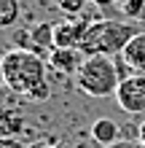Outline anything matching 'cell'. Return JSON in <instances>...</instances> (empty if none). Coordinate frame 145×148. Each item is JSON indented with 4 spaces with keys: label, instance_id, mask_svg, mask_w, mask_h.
I'll list each match as a JSON object with an SVG mask.
<instances>
[{
    "label": "cell",
    "instance_id": "2",
    "mask_svg": "<svg viewBox=\"0 0 145 148\" xmlns=\"http://www.w3.org/2000/svg\"><path fill=\"white\" fill-rule=\"evenodd\" d=\"M140 32L137 22H118V19H94L86 24L81 38V51L86 57L91 54H105V57H118L126 49L134 35Z\"/></svg>",
    "mask_w": 145,
    "mask_h": 148
},
{
    "label": "cell",
    "instance_id": "12",
    "mask_svg": "<svg viewBox=\"0 0 145 148\" xmlns=\"http://www.w3.org/2000/svg\"><path fill=\"white\" fill-rule=\"evenodd\" d=\"M116 5L121 8V14H124V16H129V22L140 19V16L145 14V0H118Z\"/></svg>",
    "mask_w": 145,
    "mask_h": 148
},
{
    "label": "cell",
    "instance_id": "11",
    "mask_svg": "<svg viewBox=\"0 0 145 148\" xmlns=\"http://www.w3.org/2000/svg\"><path fill=\"white\" fill-rule=\"evenodd\" d=\"M19 16H22V3L19 0H0V24L3 27L16 24Z\"/></svg>",
    "mask_w": 145,
    "mask_h": 148
},
{
    "label": "cell",
    "instance_id": "15",
    "mask_svg": "<svg viewBox=\"0 0 145 148\" xmlns=\"http://www.w3.org/2000/svg\"><path fill=\"white\" fill-rule=\"evenodd\" d=\"M108 148H145L140 140H118L116 145H108Z\"/></svg>",
    "mask_w": 145,
    "mask_h": 148
},
{
    "label": "cell",
    "instance_id": "16",
    "mask_svg": "<svg viewBox=\"0 0 145 148\" xmlns=\"http://www.w3.org/2000/svg\"><path fill=\"white\" fill-rule=\"evenodd\" d=\"M137 140H140V143L145 145V121H142V124L137 127Z\"/></svg>",
    "mask_w": 145,
    "mask_h": 148
},
{
    "label": "cell",
    "instance_id": "7",
    "mask_svg": "<svg viewBox=\"0 0 145 148\" xmlns=\"http://www.w3.org/2000/svg\"><path fill=\"white\" fill-rule=\"evenodd\" d=\"M89 132H91V140H94L97 145H102V148L116 145L118 140H121V127H118L113 119H97Z\"/></svg>",
    "mask_w": 145,
    "mask_h": 148
},
{
    "label": "cell",
    "instance_id": "8",
    "mask_svg": "<svg viewBox=\"0 0 145 148\" xmlns=\"http://www.w3.org/2000/svg\"><path fill=\"white\" fill-rule=\"evenodd\" d=\"M121 57H124V62L129 65L134 73H145V30H140L137 35L126 43Z\"/></svg>",
    "mask_w": 145,
    "mask_h": 148
},
{
    "label": "cell",
    "instance_id": "13",
    "mask_svg": "<svg viewBox=\"0 0 145 148\" xmlns=\"http://www.w3.org/2000/svg\"><path fill=\"white\" fill-rule=\"evenodd\" d=\"M59 8H62L65 16H70V19H78L81 11L86 8V0H59Z\"/></svg>",
    "mask_w": 145,
    "mask_h": 148
},
{
    "label": "cell",
    "instance_id": "3",
    "mask_svg": "<svg viewBox=\"0 0 145 148\" xmlns=\"http://www.w3.org/2000/svg\"><path fill=\"white\" fill-rule=\"evenodd\" d=\"M118 84H121L118 62H116V57H105V54L86 57L78 75H75L78 92L89 94V97H110V94H116Z\"/></svg>",
    "mask_w": 145,
    "mask_h": 148
},
{
    "label": "cell",
    "instance_id": "5",
    "mask_svg": "<svg viewBox=\"0 0 145 148\" xmlns=\"http://www.w3.org/2000/svg\"><path fill=\"white\" fill-rule=\"evenodd\" d=\"M83 59H86V54H83L81 49H54L48 54V67L51 70H57L59 75H78Z\"/></svg>",
    "mask_w": 145,
    "mask_h": 148
},
{
    "label": "cell",
    "instance_id": "18",
    "mask_svg": "<svg viewBox=\"0 0 145 148\" xmlns=\"http://www.w3.org/2000/svg\"><path fill=\"white\" fill-rule=\"evenodd\" d=\"M30 148H54V145H51V143H43V140H38V143H32Z\"/></svg>",
    "mask_w": 145,
    "mask_h": 148
},
{
    "label": "cell",
    "instance_id": "4",
    "mask_svg": "<svg viewBox=\"0 0 145 148\" xmlns=\"http://www.w3.org/2000/svg\"><path fill=\"white\" fill-rule=\"evenodd\" d=\"M113 97L126 116H142L145 113V73H134L124 78Z\"/></svg>",
    "mask_w": 145,
    "mask_h": 148
},
{
    "label": "cell",
    "instance_id": "6",
    "mask_svg": "<svg viewBox=\"0 0 145 148\" xmlns=\"http://www.w3.org/2000/svg\"><path fill=\"white\" fill-rule=\"evenodd\" d=\"M86 24H89V22H83V19L54 22V46H57V49H78Z\"/></svg>",
    "mask_w": 145,
    "mask_h": 148
},
{
    "label": "cell",
    "instance_id": "14",
    "mask_svg": "<svg viewBox=\"0 0 145 148\" xmlns=\"http://www.w3.org/2000/svg\"><path fill=\"white\" fill-rule=\"evenodd\" d=\"M0 148H30V145H24L22 140H16V137H3Z\"/></svg>",
    "mask_w": 145,
    "mask_h": 148
},
{
    "label": "cell",
    "instance_id": "1",
    "mask_svg": "<svg viewBox=\"0 0 145 148\" xmlns=\"http://www.w3.org/2000/svg\"><path fill=\"white\" fill-rule=\"evenodd\" d=\"M5 86L30 102H43L51 97L48 89V59H43L32 49H11L0 62Z\"/></svg>",
    "mask_w": 145,
    "mask_h": 148
},
{
    "label": "cell",
    "instance_id": "10",
    "mask_svg": "<svg viewBox=\"0 0 145 148\" xmlns=\"http://www.w3.org/2000/svg\"><path fill=\"white\" fill-rule=\"evenodd\" d=\"M22 127H24V119H22V113H16V110H3V121H0V132H3V137H14L16 132H22Z\"/></svg>",
    "mask_w": 145,
    "mask_h": 148
},
{
    "label": "cell",
    "instance_id": "9",
    "mask_svg": "<svg viewBox=\"0 0 145 148\" xmlns=\"http://www.w3.org/2000/svg\"><path fill=\"white\" fill-rule=\"evenodd\" d=\"M30 38H32L35 46H43L48 51H54L57 49L54 46V22H38L35 27L30 30Z\"/></svg>",
    "mask_w": 145,
    "mask_h": 148
},
{
    "label": "cell",
    "instance_id": "17",
    "mask_svg": "<svg viewBox=\"0 0 145 148\" xmlns=\"http://www.w3.org/2000/svg\"><path fill=\"white\" fill-rule=\"evenodd\" d=\"M94 5H99V8H105V5H113V3H118V0H91Z\"/></svg>",
    "mask_w": 145,
    "mask_h": 148
}]
</instances>
